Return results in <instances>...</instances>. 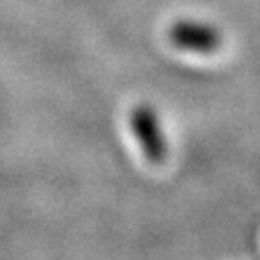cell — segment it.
<instances>
[{"label":"cell","instance_id":"obj_1","mask_svg":"<svg viewBox=\"0 0 260 260\" xmlns=\"http://www.w3.org/2000/svg\"><path fill=\"white\" fill-rule=\"evenodd\" d=\"M129 125L131 131L135 135V139L139 141L141 149L145 152L147 160L160 164L168 152L166 139L162 135L160 123H158L156 112L152 110L147 104H141L129 116Z\"/></svg>","mask_w":260,"mask_h":260},{"label":"cell","instance_id":"obj_2","mask_svg":"<svg viewBox=\"0 0 260 260\" xmlns=\"http://www.w3.org/2000/svg\"><path fill=\"white\" fill-rule=\"evenodd\" d=\"M170 39L177 48L197 54H212L222 45L218 29L201 21H177L170 29Z\"/></svg>","mask_w":260,"mask_h":260}]
</instances>
